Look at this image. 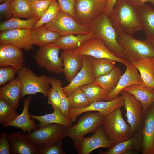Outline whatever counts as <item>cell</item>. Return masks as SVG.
Returning a JSON list of instances; mask_svg holds the SVG:
<instances>
[{"instance_id": "cell-42", "label": "cell", "mask_w": 154, "mask_h": 154, "mask_svg": "<svg viewBox=\"0 0 154 154\" xmlns=\"http://www.w3.org/2000/svg\"><path fill=\"white\" fill-rule=\"evenodd\" d=\"M17 71L12 66L0 67V85L5 84L6 82L15 78Z\"/></svg>"}, {"instance_id": "cell-39", "label": "cell", "mask_w": 154, "mask_h": 154, "mask_svg": "<svg viewBox=\"0 0 154 154\" xmlns=\"http://www.w3.org/2000/svg\"><path fill=\"white\" fill-rule=\"evenodd\" d=\"M49 79L52 86L55 89L60 96L61 103L60 110L64 115L68 117L70 108L67 96L62 90V82L59 79L54 77H49Z\"/></svg>"}, {"instance_id": "cell-5", "label": "cell", "mask_w": 154, "mask_h": 154, "mask_svg": "<svg viewBox=\"0 0 154 154\" xmlns=\"http://www.w3.org/2000/svg\"><path fill=\"white\" fill-rule=\"evenodd\" d=\"M104 116L99 112H88L75 125L66 127V136L71 139L76 149L87 134L94 133L99 127L102 125Z\"/></svg>"}, {"instance_id": "cell-23", "label": "cell", "mask_w": 154, "mask_h": 154, "mask_svg": "<svg viewBox=\"0 0 154 154\" xmlns=\"http://www.w3.org/2000/svg\"><path fill=\"white\" fill-rule=\"evenodd\" d=\"M130 62L139 71L143 85L154 89V57H143Z\"/></svg>"}, {"instance_id": "cell-50", "label": "cell", "mask_w": 154, "mask_h": 154, "mask_svg": "<svg viewBox=\"0 0 154 154\" xmlns=\"http://www.w3.org/2000/svg\"><path fill=\"white\" fill-rule=\"evenodd\" d=\"M151 41L152 45L154 47V39H153L151 40Z\"/></svg>"}, {"instance_id": "cell-21", "label": "cell", "mask_w": 154, "mask_h": 154, "mask_svg": "<svg viewBox=\"0 0 154 154\" xmlns=\"http://www.w3.org/2000/svg\"><path fill=\"white\" fill-rule=\"evenodd\" d=\"M61 56L63 64L62 72L66 80L70 82L82 68L84 55L75 53L73 50H63Z\"/></svg>"}, {"instance_id": "cell-11", "label": "cell", "mask_w": 154, "mask_h": 154, "mask_svg": "<svg viewBox=\"0 0 154 154\" xmlns=\"http://www.w3.org/2000/svg\"><path fill=\"white\" fill-rule=\"evenodd\" d=\"M106 3L99 0H76L74 18L81 24L90 25L103 12Z\"/></svg>"}, {"instance_id": "cell-14", "label": "cell", "mask_w": 154, "mask_h": 154, "mask_svg": "<svg viewBox=\"0 0 154 154\" xmlns=\"http://www.w3.org/2000/svg\"><path fill=\"white\" fill-rule=\"evenodd\" d=\"M29 29H11L1 31L0 44H8L29 51L33 44Z\"/></svg>"}, {"instance_id": "cell-2", "label": "cell", "mask_w": 154, "mask_h": 154, "mask_svg": "<svg viewBox=\"0 0 154 154\" xmlns=\"http://www.w3.org/2000/svg\"><path fill=\"white\" fill-rule=\"evenodd\" d=\"M90 25L95 37L103 40L106 47L115 56L126 59L118 42L116 31L108 17L103 12L94 19Z\"/></svg>"}, {"instance_id": "cell-17", "label": "cell", "mask_w": 154, "mask_h": 154, "mask_svg": "<svg viewBox=\"0 0 154 154\" xmlns=\"http://www.w3.org/2000/svg\"><path fill=\"white\" fill-rule=\"evenodd\" d=\"M126 66L125 73L122 75L116 87L108 93L105 101L116 98L121 91L128 86L134 85H143L137 69L130 62Z\"/></svg>"}, {"instance_id": "cell-40", "label": "cell", "mask_w": 154, "mask_h": 154, "mask_svg": "<svg viewBox=\"0 0 154 154\" xmlns=\"http://www.w3.org/2000/svg\"><path fill=\"white\" fill-rule=\"evenodd\" d=\"M39 154H65L62 147V140L37 147Z\"/></svg>"}, {"instance_id": "cell-34", "label": "cell", "mask_w": 154, "mask_h": 154, "mask_svg": "<svg viewBox=\"0 0 154 154\" xmlns=\"http://www.w3.org/2000/svg\"><path fill=\"white\" fill-rule=\"evenodd\" d=\"M90 104L94 102L105 101L108 93L101 87L92 83L80 87Z\"/></svg>"}, {"instance_id": "cell-33", "label": "cell", "mask_w": 154, "mask_h": 154, "mask_svg": "<svg viewBox=\"0 0 154 154\" xmlns=\"http://www.w3.org/2000/svg\"><path fill=\"white\" fill-rule=\"evenodd\" d=\"M10 10L13 17L27 19L37 18L32 11L30 0H13L11 3Z\"/></svg>"}, {"instance_id": "cell-4", "label": "cell", "mask_w": 154, "mask_h": 154, "mask_svg": "<svg viewBox=\"0 0 154 154\" xmlns=\"http://www.w3.org/2000/svg\"><path fill=\"white\" fill-rule=\"evenodd\" d=\"M121 108H117L104 116L102 125L104 133L114 145L126 140L131 135V128L124 120Z\"/></svg>"}, {"instance_id": "cell-28", "label": "cell", "mask_w": 154, "mask_h": 154, "mask_svg": "<svg viewBox=\"0 0 154 154\" xmlns=\"http://www.w3.org/2000/svg\"><path fill=\"white\" fill-rule=\"evenodd\" d=\"M70 34L62 36L54 43L51 44L63 50H74L86 40L95 37L92 32L84 35Z\"/></svg>"}, {"instance_id": "cell-27", "label": "cell", "mask_w": 154, "mask_h": 154, "mask_svg": "<svg viewBox=\"0 0 154 154\" xmlns=\"http://www.w3.org/2000/svg\"><path fill=\"white\" fill-rule=\"evenodd\" d=\"M53 110L52 113L41 116L32 114H30V116L31 118L35 119L39 122L40 124L38 125L39 128L53 123L60 124L66 127L72 125L73 121L68 117L64 115L60 109H55Z\"/></svg>"}, {"instance_id": "cell-8", "label": "cell", "mask_w": 154, "mask_h": 154, "mask_svg": "<svg viewBox=\"0 0 154 154\" xmlns=\"http://www.w3.org/2000/svg\"><path fill=\"white\" fill-rule=\"evenodd\" d=\"M73 51L76 54L88 56L96 59H111L125 66L129 62L126 59L115 56L106 47L103 40L96 37L84 41Z\"/></svg>"}, {"instance_id": "cell-41", "label": "cell", "mask_w": 154, "mask_h": 154, "mask_svg": "<svg viewBox=\"0 0 154 154\" xmlns=\"http://www.w3.org/2000/svg\"><path fill=\"white\" fill-rule=\"evenodd\" d=\"M55 0H41L31 2L32 11L37 17H42L51 4Z\"/></svg>"}, {"instance_id": "cell-22", "label": "cell", "mask_w": 154, "mask_h": 154, "mask_svg": "<svg viewBox=\"0 0 154 154\" xmlns=\"http://www.w3.org/2000/svg\"><path fill=\"white\" fill-rule=\"evenodd\" d=\"M143 141L142 130L136 133L129 139L117 143L100 154H126L134 153L141 149Z\"/></svg>"}, {"instance_id": "cell-49", "label": "cell", "mask_w": 154, "mask_h": 154, "mask_svg": "<svg viewBox=\"0 0 154 154\" xmlns=\"http://www.w3.org/2000/svg\"><path fill=\"white\" fill-rule=\"evenodd\" d=\"M13 0H0V3L1 4L7 1H12Z\"/></svg>"}, {"instance_id": "cell-30", "label": "cell", "mask_w": 154, "mask_h": 154, "mask_svg": "<svg viewBox=\"0 0 154 154\" xmlns=\"http://www.w3.org/2000/svg\"><path fill=\"white\" fill-rule=\"evenodd\" d=\"M138 9L147 39H154V9L146 3Z\"/></svg>"}, {"instance_id": "cell-25", "label": "cell", "mask_w": 154, "mask_h": 154, "mask_svg": "<svg viewBox=\"0 0 154 154\" xmlns=\"http://www.w3.org/2000/svg\"><path fill=\"white\" fill-rule=\"evenodd\" d=\"M123 90L133 94L141 102L144 115L154 103V89L148 88L143 84L131 85Z\"/></svg>"}, {"instance_id": "cell-3", "label": "cell", "mask_w": 154, "mask_h": 154, "mask_svg": "<svg viewBox=\"0 0 154 154\" xmlns=\"http://www.w3.org/2000/svg\"><path fill=\"white\" fill-rule=\"evenodd\" d=\"M118 40L126 59L130 62L144 57H154V47L150 40H141L132 36L116 31Z\"/></svg>"}, {"instance_id": "cell-12", "label": "cell", "mask_w": 154, "mask_h": 154, "mask_svg": "<svg viewBox=\"0 0 154 154\" xmlns=\"http://www.w3.org/2000/svg\"><path fill=\"white\" fill-rule=\"evenodd\" d=\"M124 106V100L121 95L112 100L92 102L88 106L82 108H70L68 117L73 122H74L79 115L86 112H97L104 116L109 114L116 108H121Z\"/></svg>"}, {"instance_id": "cell-15", "label": "cell", "mask_w": 154, "mask_h": 154, "mask_svg": "<svg viewBox=\"0 0 154 154\" xmlns=\"http://www.w3.org/2000/svg\"><path fill=\"white\" fill-rule=\"evenodd\" d=\"M95 58L84 55L82 68L67 86L62 87V90L67 96L75 90L84 85L94 83L96 78L92 71V62Z\"/></svg>"}, {"instance_id": "cell-29", "label": "cell", "mask_w": 154, "mask_h": 154, "mask_svg": "<svg viewBox=\"0 0 154 154\" xmlns=\"http://www.w3.org/2000/svg\"><path fill=\"white\" fill-rule=\"evenodd\" d=\"M31 36L33 44L39 46L52 44L60 37L57 33L45 28L43 25L31 30Z\"/></svg>"}, {"instance_id": "cell-1", "label": "cell", "mask_w": 154, "mask_h": 154, "mask_svg": "<svg viewBox=\"0 0 154 154\" xmlns=\"http://www.w3.org/2000/svg\"><path fill=\"white\" fill-rule=\"evenodd\" d=\"M109 18L116 31L133 36L143 30L138 9L128 0H117Z\"/></svg>"}, {"instance_id": "cell-32", "label": "cell", "mask_w": 154, "mask_h": 154, "mask_svg": "<svg viewBox=\"0 0 154 154\" xmlns=\"http://www.w3.org/2000/svg\"><path fill=\"white\" fill-rule=\"evenodd\" d=\"M39 19L34 17L23 20L18 17H13L7 20L0 22V31L11 29H29L31 30Z\"/></svg>"}, {"instance_id": "cell-13", "label": "cell", "mask_w": 154, "mask_h": 154, "mask_svg": "<svg viewBox=\"0 0 154 154\" xmlns=\"http://www.w3.org/2000/svg\"><path fill=\"white\" fill-rule=\"evenodd\" d=\"M124 98L126 116L131 128V135L135 133L140 127L144 115L141 102L131 93L123 90L120 92Z\"/></svg>"}, {"instance_id": "cell-38", "label": "cell", "mask_w": 154, "mask_h": 154, "mask_svg": "<svg viewBox=\"0 0 154 154\" xmlns=\"http://www.w3.org/2000/svg\"><path fill=\"white\" fill-rule=\"evenodd\" d=\"M61 11L57 0H55L50 5L42 17L33 27L31 30H35L41 26L53 20Z\"/></svg>"}, {"instance_id": "cell-45", "label": "cell", "mask_w": 154, "mask_h": 154, "mask_svg": "<svg viewBox=\"0 0 154 154\" xmlns=\"http://www.w3.org/2000/svg\"><path fill=\"white\" fill-rule=\"evenodd\" d=\"M12 1H8L0 4V19L1 20H7L13 16L10 10V4Z\"/></svg>"}, {"instance_id": "cell-35", "label": "cell", "mask_w": 154, "mask_h": 154, "mask_svg": "<svg viewBox=\"0 0 154 154\" xmlns=\"http://www.w3.org/2000/svg\"><path fill=\"white\" fill-rule=\"evenodd\" d=\"M115 61L107 58H95L92 66L93 76L96 78L109 73L116 67Z\"/></svg>"}, {"instance_id": "cell-10", "label": "cell", "mask_w": 154, "mask_h": 154, "mask_svg": "<svg viewBox=\"0 0 154 154\" xmlns=\"http://www.w3.org/2000/svg\"><path fill=\"white\" fill-rule=\"evenodd\" d=\"M66 127L58 124L45 125L25 135V138L37 147L62 140L66 136Z\"/></svg>"}, {"instance_id": "cell-19", "label": "cell", "mask_w": 154, "mask_h": 154, "mask_svg": "<svg viewBox=\"0 0 154 154\" xmlns=\"http://www.w3.org/2000/svg\"><path fill=\"white\" fill-rule=\"evenodd\" d=\"M145 115L142 130V153L154 154V103L149 108Z\"/></svg>"}, {"instance_id": "cell-6", "label": "cell", "mask_w": 154, "mask_h": 154, "mask_svg": "<svg viewBox=\"0 0 154 154\" xmlns=\"http://www.w3.org/2000/svg\"><path fill=\"white\" fill-rule=\"evenodd\" d=\"M21 84V98L26 95L42 94L47 97L50 89L49 77L45 75L37 76L30 69L23 67L17 72Z\"/></svg>"}, {"instance_id": "cell-36", "label": "cell", "mask_w": 154, "mask_h": 154, "mask_svg": "<svg viewBox=\"0 0 154 154\" xmlns=\"http://www.w3.org/2000/svg\"><path fill=\"white\" fill-rule=\"evenodd\" d=\"M16 109L0 98V123L3 125L2 128L5 127L18 116Z\"/></svg>"}, {"instance_id": "cell-18", "label": "cell", "mask_w": 154, "mask_h": 154, "mask_svg": "<svg viewBox=\"0 0 154 154\" xmlns=\"http://www.w3.org/2000/svg\"><path fill=\"white\" fill-rule=\"evenodd\" d=\"M25 58L21 49L8 44H0V67L11 66L17 71L23 67Z\"/></svg>"}, {"instance_id": "cell-47", "label": "cell", "mask_w": 154, "mask_h": 154, "mask_svg": "<svg viewBox=\"0 0 154 154\" xmlns=\"http://www.w3.org/2000/svg\"><path fill=\"white\" fill-rule=\"evenodd\" d=\"M117 0H107L103 12L109 17L112 12Z\"/></svg>"}, {"instance_id": "cell-48", "label": "cell", "mask_w": 154, "mask_h": 154, "mask_svg": "<svg viewBox=\"0 0 154 154\" xmlns=\"http://www.w3.org/2000/svg\"><path fill=\"white\" fill-rule=\"evenodd\" d=\"M135 7L138 9L147 2L154 5V0H128Z\"/></svg>"}, {"instance_id": "cell-44", "label": "cell", "mask_w": 154, "mask_h": 154, "mask_svg": "<svg viewBox=\"0 0 154 154\" xmlns=\"http://www.w3.org/2000/svg\"><path fill=\"white\" fill-rule=\"evenodd\" d=\"M62 12L69 14L74 18V7L76 0H57Z\"/></svg>"}, {"instance_id": "cell-46", "label": "cell", "mask_w": 154, "mask_h": 154, "mask_svg": "<svg viewBox=\"0 0 154 154\" xmlns=\"http://www.w3.org/2000/svg\"><path fill=\"white\" fill-rule=\"evenodd\" d=\"M10 143L8 139L7 133L4 131L0 134V154H11Z\"/></svg>"}, {"instance_id": "cell-26", "label": "cell", "mask_w": 154, "mask_h": 154, "mask_svg": "<svg viewBox=\"0 0 154 154\" xmlns=\"http://www.w3.org/2000/svg\"><path fill=\"white\" fill-rule=\"evenodd\" d=\"M31 96L29 95L24 100L23 108L22 113L13 121L7 124L5 127L13 126L21 129L24 132L27 131L28 133L32 132V130L37 129V126L34 120L31 119L29 112V104Z\"/></svg>"}, {"instance_id": "cell-37", "label": "cell", "mask_w": 154, "mask_h": 154, "mask_svg": "<svg viewBox=\"0 0 154 154\" xmlns=\"http://www.w3.org/2000/svg\"><path fill=\"white\" fill-rule=\"evenodd\" d=\"M67 96L71 108H82L90 104L80 87L75 90Z\"/></svg>"}, {"instance_id": "cell-51", "label": "cell", "mask_w": 154, "mask_h": 154, "mask_svg": "<svg viewBox=\"0 0 154 154\" xmlns=\"http://www.w3.org/2000/svg\"><path fill=\"white\" fill-rule=\"evenodd\" d=\"M102 2L106 3L107 0H99Z\"/></svg>"}, {"instance_id": "cell-9", "label": "cell", "mask_w": 154, "mask_h": 154, "mask_svg": "<svg viewBox=\"0 0 154 154\" xmlns=\"http://www.w3.org/2000/svg\"><path fill=\"white\" fill-rule=\"evenodd\" d=\"M60 49L51 44L39 46L34 56L35 62L40 67L49 73L57 74L62 72L63 61L59 56Z\"/></svg>"}, {"instance_id": "cell-16", "label": "cell", "mask_w": 154, "mask_h": 154, "mask_svg": "<svg viewBox=\"0 0 154 154\" xmlns=\"http://www.w3.org/2000/svg\"><path fill=\"white\" fill-rule=\"evenodd\" d=\"M102 125L98 127L92 136L83 138L76 149L78 154H89L95 149H108L114 145L107 137Z\"/></svg>"}, {"instance_id": "cell-52", "label": "cell", "mask_w": 154, "mask_h": 154, "mask_svg": "<svg viewBox=\"0 0 154 154\" xmlns=\"http://www.w3.org/2000/svg\"><path fill=\"white\" fill-rule=\"evenodd\" d=\"M31 2L32 1H38L41 0H30Z\"/></svg>"}, {"instance_id": "cell-24", "label": "cell", "mask_w": 154, "mask_h": 154, "mask_svg": "<svg viewBox=\"0 0 154 154\" xmlns=\"http://www.w3.org/2000/svg\"><path fill=\"white\" fill-rule=\"evenodd\" d=\"M21 84L19 76L0 88V98L16 109L21 98Z\"/></svg>"}, {"instance_id": "cell-43", "label": "cell", "mask_w": 154, "mask_h": 154, "mask_svg": "<svg viewBox=\"0 0 154 154\" xmlns=\"http://www.w3.org/2000/svg\"><path fill=\"white\" fill-rule=\"evenodd\" d=\"M48 103L52 106L53 110L60 109L61 103L59 94L53 87L50 88L47 96Z\"/></svg>"}, {"instance_id": "cell-7", "label": "cell", "mask_w": 154, "mask_h": 154, "mask_svg": "<svg viewBox=\"0 0 154 154\" xmlns=\"http://www.w3.org/2000/svg\"><path fill=\"white\" fill-rule=\"evenodd\" d=\"M43 25L60 36L70 34L84 35L92 32L90 25L81 24L69 14L61 11L52 21Z\"/></svg>"}, {"instance_id": "cell-31", "label": "cell", "mask_w": 154, "mask_h": 154, "mask_svg": "<svg viewBox=\"0 0 154 154\" xmlns=\"http://www.w3.org/2000/svg\"><path fill=\"white\" fill-rule=\"evenodd\" d=\"M121 75L120 68L116 67L109 73L96 78L94 83L109 93L117 86Z\"/></svg>"}, {"instance_id": "cell-20", "label": "cell", "mask_w": 154, "mask_h": 154, "mask_svg": "<svg viewBox=\"0 0 154 154\" xmlns=\"http://www.w3.org/2000/svg\"><path fill=\"white\" fill-rule=\"evenodd\" d=\"M7 137L10 144L11 153L13 154H39L38 147L28 140L23 133L15 131Z\"/></svg>"}]
</instances>
